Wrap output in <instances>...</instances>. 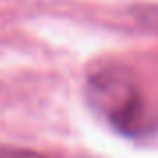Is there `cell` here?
Segmentation results:
<instances>
[{
	"label": "cell",
	"mask_w": 158,
	"mask_h": 158,
	"mask_svg": "<svg viewBox=\"0 0 158 158\" xmlns=\"http://www.w3.org/2000/svg\"><path fill=\"white\" fill-rule=\"evenodd\" d=\"M0 158H47L35 150L14 148V146H0Z\"/></svg>",
	"instance_id": "7a4b0ae2"
},
{
	"label": "cell",
	"mask_w": 158,
	"mask_h": 158,
	"mask_svg": "<svg viewBox=\"0 0 158 158\" xmlns=\"http://www.w3.org/2000/svg\"><path fill=\"white\" fill-rule=\"evenodd\" d=\"M89 89L95 102L102 103L103 114L114 126L124 132H138L144 124V102L140 98L132 79L103 71L102 75H93Z\"/></svg>",
	"instance_id": "6da1fadb"
}]
</instances>
